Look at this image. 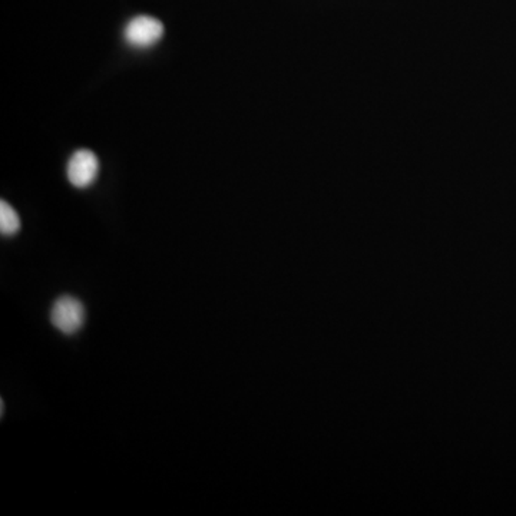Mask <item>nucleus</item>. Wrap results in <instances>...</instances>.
<instances>
[{
	"instance_id": "1",
	"label": "nucleus",
	"mask_w": 516,
	"mask_h": 516,
	"mask_svg": "<svg viewBox=\"0 0 516 516\" xmlns=\"http://www.w3.org/2000/svg\"><path fill=\"white\" fill-rule=\"evenodd\" d=\"M85 307L72 296L59 297L50 310V321L65 335H74L81 330L85 323Z\"/></svg>"
},
{
	"instance_id": "2",
	"label": "nucleus",
	"mask_w": 516,
	"mask_h": 516,
	"mask_svg": "<svg viewBox=\"0 0 516 516\" xmlns=\"http://www.w3.org/2000/svg\"><path fill=\"white\" fill-rule=\"evenodd\" d=\"M164 35V25L151 16H136L124 31L125 40L136 48H150Z\"/></svg>"
},
{
	"instance_id": "3",
	"label": "nucleus",
	"mask_w": 516,
	"mask_h": 516,
	"mask_svg": "<svg viewBox=\"0 0 516 516\" xmlns=\"http://www.w3.org/2000/svg\"><path fill=\"white\" fill-rule=\"evenodd\" d=\"M100 172V161L90 150H79L72 155L66 167L69 182L76 188L92 186Z\"/></svg>"
},
{
	"instance_id": "4",
	"label": "nucleus",
	"mask_w": 516,
	"mask_h": 516,
	"mask_svg": "<svg viewBox=\"0 0 516 516\" xmlns=\"http://www.w3.org/2000/svg\"><path fill=\"white\" fill-rule=\"evenodd\" d=\"M21 230V218L12 206L2 201L0 203V232L4 235H13Z\"/></svg>"
}]
</instances>
